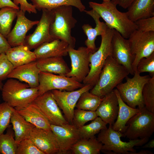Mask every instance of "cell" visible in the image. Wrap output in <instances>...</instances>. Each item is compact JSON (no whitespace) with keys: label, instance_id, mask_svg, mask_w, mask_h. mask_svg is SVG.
<instances>
[{"label":"cell","instance_id":"e0dca14e","mask_svg":"<svg viewBox=\"0 0 154 154\" xmlns=\"http://www.w3.org/2000/svg\"><path fill=\"white\" fill-rule=\"evenodd\" d=\"M17 17L14 27L6 38L11 47L23 44L27 32L39 22L28 19L25 13L20 9L17 12Z\"/></svg>","mask_w":154,"mask_h":154},{"label":"cell","instance_id":"7dc6e473","mask_svg":"<svg viewBox=\"0 0 154 154\" xmlns=\"http://www.w3.org/2000/svg\"><path fill=\"white\" fill-rule=\"evenodd\" d=\"M153 153L151 151L146 150H141L139 151L134 153V154H153Z\"/></svg>","mask_w":154,"mask_h":154},{"label":"cell","instance_id":"681fc988","mask_svg":"<svg viewBox=\"0 0 154 154\" xmlns=\"http://www.w3.org/2000/svg\"><path fill=\"white\" fill-rule=\"evenodd\" d=\"M103 2H108L111 1V0H102Z\"/></svg>","mask_w":154,"mask_h":154},{"label":"cell","instance_id":"8fae6325","mask_svg":"<svg viewBox=\"0 0 154 154\" xmlns=\"http://www.w3.org/2000/svg\"><path fill=\"white\" fill-rule=\"evenodd\" d=\"M42 10L41 17L35 30L32 34L26 36L24 42L23 44L31 50L54 39L50 32V25L54 18V11L45 9Z\"/></svg>","mask_w":154,"mask_h":154},{"label":"cell","instance_id":"ab89813d","mask_svg":"<svg viewBox=\"0 0 154 154\" xmlns=\"http://www.w3.org/2000/svg\"><path fill=\"white\" fill-rule=\"evenodd\" d=\"M12 63L7 58L5 53L0 54V81L7 78L14 69Z\"/></svg>","mask_w":154,"mask_h":154},{"label":"cell","instance_id":"277c9868","mask_svg":"<svg viewBox=\"0 0 154 154\" xmlns=\"http://www.w3.org/2000/svg\"><path fill=\"white\" fill-rule=\"evenodd\" d=\"M1 91L3 101L15 109L27 106L38 96L37 88H31L27 83L12 78L7 80Z\"/></svg>","mask_w":154,"mask_h":154},{"label":"cell","instance_id":"7bdbcfd3","mask_svg":"<svg viewBox=\"0 0 154 154\" xmlns=\"http://www.w3.org/2000/svg\"><path fill=\"white\" fill-rule=\"evenodd\" d=\"M11 47L6 38L0 33V54L5 53Z\"/></svg>","mask_w":154,"mask_h":154},{"label":"cell","instance_id":"f546056e","mask_svg":"<svg viewBox=\"0 0 154 154\" xmlns=\"http://www.w3.org/2000/svg\"><path fill=\"white\" fill-rule=\"evenodd\" d=\"M36 9L39 11L45 9L52 10L63 5L74 7L81 12L86 10L81 0H30Z\"/></svg>","mask_w":154,"mask_h":154},{"label":"cell","instance_id":"e575fe53","mask_svg":"<svg viewBox=\"0 0 154 154\" xmlns=\"http://www.w3.org/2000/svg\"><path fill=\"white\" fill-rule=\"evenodd\" d=\"M142 95L145 108L154 113V76L144 86Z\"/></svg>","mask_w":154,"mask_h":154},{"label":"cell","instance_id":"cb8c5ba5","mask_svg":"<svg viewBox=\"0 0 154 154\" xmlns=\"http://www.w3.org/2000/svg\"><path fill=\"white\" fill-rule=\"evenodd\" d=\"M126 12L130 20H137L154 16V0H133Z\"/></svg>","mask_w":154,"mask_h":154},{"label":"cell","instance_id":"6da1fadb","mask_svg":"<svg viewBox=\"0 0 154 154\" xmlns=\"http://www.w3.org/2000/svg\"><path fill=\"white\" fill-rule=\"evenodd\" d=\"M89 4L104 20L109 28L117 31L124 38L128 39L137 29L135 23L129 19L126 12L119 11L117 5L111 1L101 3L90 1Z\"/></svg>","mask_w":154,"mask_h":154},{"label":"cell","instance_id":"4dcf8cb0","mask_svg":"<svg viewBox=\"0 0 154 154\" xmlns=\"http://www.w3.org/2000/svg\"><path fill=\"white\" fill-rule=\"evenodd\" d=\"M19 10L10 7L0 9V33L6 38L11 31L12 23Z\"/></svg>","mask_w":154,"mask_h":154},{"label":"cell","instance_id":"1f68e13d","mask_svg":"<svg viewBox=\"0 0 154 154\" xmlns=\"http://www.w3.org/2000/svg\"><path fill=\"white\" fill-rule=\"evenodd\" d=\"M89 91L85 92L81 95L76 105L77 109L96 111L103 98Z\"/></svg>","mask_w":154,"mask_h":154},{"label":"cell","instance_id":"8992f818","mask_svg":"<svg viewBox=\"0 0 154 154\" xmlns=\"http://www.w3.org/2000/svg\"><path fill=\"white\" fill-rule=\"evenodd\" d=\"M114 29L108 27L101 35V42L99 48L90 56V72L82 82L84 85L93 87L97 82L100 72L107 58L112 56V39Z\"/></svg>","mask_w":154,"mask_h":154},{"label":"cell","instance_id":"d4e9b609","mask_svg":"<svg viewBox=\"0 0 154 154\" xmlns=\"http://www.w3.org/2000/svg\"><path fill=\"white\" fill-rule=\"evenodd\" d=\"M36 61L40 72L66 76L70 70L62 56L43 58Z\"/></svg>","mask_w":154,"mask_h":154},{"label":"cell","instance_id":"ee69618b","mask_svg":"<svg viewBox=\"0 0 154 154\" xmlns=\"http://www.w3.org/2000/svg\"><path fill=\"white\" fill-rule=\"evenodd\" d=\"M133 0H111L116 5H118L124 9H127Z\"/></svg>","mask_w":154,"mask_h":154},{"label":"cell","instance_id":"44dd1931","mask_svg":"<svg viewBox=\"0 0 154 154\" xmlns=\"http://www.w3.org/2000/svg\"><path fill=\"white\" fill-rule=\"evenodd\" d=\"M84 12L93 19L96 23V26L94 28H93L89 24H84L82 27L84 33L87 37L85 42V44L90 52L93 53L98 49L95 44L97 36L101 35L105 31L108 27L105 23L100 21V17L94 10L93 9L89 11L85 10Z\"/></svg>","mask_w":154,"mask_h":154},{"label":"cell","instance_id":"4316f807","mask_svg":"<svg viewBox=\"0 0 154 154\" xmlns=\"http://www.w3.org/2000/svg\"><path fill=\"white\" fill-rule=\"evenodd\" d=\"M5 54L14 68L37 60L33 51L24 44L10 47Z\"/></svg>","mask_w":154,"mask_h":154},{"label":"cell","instance_id":"52a82bcc","mask_svg":"<svg viewBox=\"0 0 154 154\" xmlns=\"http://www.w3.org/2000/svg\"><path fill=\"white\" fill-rule=\"evenodd\" d=\"M151 77L149 75L141 76L137 71L134 72L133 78L126 76V82L120 83L116 87L123 101L132 108L145 107L142 91Z\"/></svg>","mask_w":154,"mask_h":154},{"label":"cell","instance_id":"4fadbf2b","mask_svg":"<svg viewBox=\"0 0 154 154\" xmlns=\"http://www.w3.org/2000/svg\"><path fill=\"white\" fill-rule=\"evenodd\" d=\"M93 87L91 85L87 84L72 91L51 90L56 103L69 123L72 124L74 108L80 96L83 92L90 91Z\"/></svg>","mask_w":154,"mask_h":154},{"label":"cell","instance_id":"b9f144b4","mask_svg":"<svg viewBox=\"0 0 154 154\" xmlns=\"http://www.w3.org/2000/svg\"><path fill=\"white\" fill-rule=\"evenodd\" d=\"M13 2L17 6L20 4V10L25 13L27 12L29 13H37V9L34 6L29 3L27 0H13Z\"/></svg>","mask_w":154,"mask_h":154},{"label":"cell","instance_id":"9a60e30c","mask_svg":"<svg viewBox=\"0 0 154 154\" xmlns=\"http://www.w3.org/2000/svg\"><path fill=\"white\" fill-rule=\"evenodd\" d=\"M50 127L57 141L59 148L58 154L70 152L74 145L81 138L78 129L71 124L62 125L51 124Z\"/></svg>","mask_w":154,"mask_h":154},{"label":"cell","instance_id":"7a4b0ae2","mask_svg":"<svg viewBox=\"0 0 154 154\" xmlns=\"http://www.w3.org/2000/svg\"><path fill=\"white\" fill-rule=\"evenodd\" d=\"M129 74L123 66L109 56L105 60L97 82L90 92L102 98L113 91Z\"/></svg>","mask_w":154,"mask_h":154},{"label":"cell","instance_id":"c3c4849f","mask_svg":"<svg viewBox=\"0 0 154 154\" xmlns=\"http://www.w3.org/2000/svg\"><path fill=\"white\" fill-rule=\"evenodd\" d=\"M3 85L2 81H0V90H1Z\"/></svg>","mask_w":154,"mask_h":154},{"label":"cell","instance_id":"d6a6232c","mask_svg":"<svg viewBox=\"0 0 154 154\" xmlns=\"http://www.w3.org/2000/svg\"><path fill=\"white\" fill-rule=\"evenodd\" d=\"M11 128L9 125L6 133L0 135V153L2 154H16L18 144Z\"/></svg>","mask_w":154,"mask_h":154},{"label":"cell","instance_id":"74e56055","mask_svg":"<svg viewBox=\"0 0 154 154\" xmlns=\"http://www.w3.org/2000/svg\"><path fill=\"white\" fill-rule=\"evenodd\" d=\"M16 154H44L29 138H27L18 144Z\"/></svg>","mask_w":154,"mask_h":154},{"label":"cell","instance_id":"8d00e7d4","mask_svg":"<svg viewBox=\"0 0 154 154\" xmlns=\"http://www.w3.org/2000/svg\"><path fill=\"white\" fill-rule=\"evenodd\" d=\"M14 108L6 102L0 103V135L9 126L12 114Z\"/></svg>","mask_w":154,"mask_h":154},{"label":"cell","instance_id":"9c48e42d","mask_svg":"<svg viewBox=\"0 0 154 154\" xmlns=\"http://www.w3.org/2000/svg\"><path fill=\"white\" fill-rule=\"evenodd\" d=\"M128 40L133 58L132 67L134 72L139 60L154 52V31L143 32L137 29Z\"/></svg>","mask_w":154,"mask_h":154},{"label":"cell","instance_id":"3957f363","mask_svg":"<svg viewBox=\"0 0 154 154\" xmlns=\"http://www.w3.org/2000/svg\"><path fill=\"white\" fill-rule=\"evenodd\" d=\"M123 133L113 129L112 125L101 130L97 138L102 144L101 151L107 154H134L136 152L135 147L142 146L148 141L149 138L129 140L128 142L121 140Z\"/></svg>","mask_w":154,"mask_h":154},{"label":"cell","instance_id":"f1b7e54d","mask_svg":"<svg viewBox=\"0 0 154 154\" xmlns=\"http://www.w3.org/2000/svg\"><path fill=\"white\" fill-rule=\"evenodd\" d=\"M102 143L95 136L89 138H81L71 148L73 154H100Z\"/></svg>","mask_w":154,"mask_h":154},{"label":"cell","instance_id":"d590c367","mask_svg":"<svg viewBox=\"0 0 154 154\" xmlns=\"http://www.w3.org/2000/svg\"><path fill=\"white\" fill-rule=\"evenodd\" d=\"M97 117L95 111L77 109L74 110L72 124L79 128L87 122L94 120Z\"/></svg>","mask_w":154,"mask_h":154},{"label":"cell","instance_id":"5b68a950","mask_svg":"<svg viewBox=\"0 0 154 154\" xmlns=\"http://www.w3.org/2000/svg\"><path fill=\"white\" fill-rule=\"evenodd\" d=\"M53 9L55 16L50 27V35L54 39L63 41L74 48L76 40L72 36L71 31L77 21L73 16L72 6L63 5Z\"/></svg>","mask_w":154,"mask_h":154},{"label":"cell","instance_id":"836d02e7","mask_svg":"<svg viewBox=\"0 0 154 154\" xmlns=\"http://www.w3.org/2000/svg\"><path fill=\"white\" fill-rule=\"evenodd\" d=\"M107 125L100 117L98 116L90 123L78 129L81 138H89L95 136L101 130L107 129Z\"/></svg>","mask_w":154,"mask_h":154},{"label":"cell","instance_id":"d6986e66","mask_svg":"<svg viewBox=\"0 0 154 154\" xmlns=\"http://www.w3.org/2000/svg\"><path fill=\"white\" fill-rule=\"evenodd\" d=\"M40 71L36 61L31 62L14 68L7 78L16 79L28 84L31 88H37Z\"/></svg>","mask_w":154,"mask_h":154},{"label":"cell","instance_id":"7402d4cb","mask_svg":"<svg viewBox=\"0 0 154 154\" xmlns=\"http://www.w3.org/2000/svg\"><path fill=\"white\" fill-rule=\"evenodd\" d=\"M70 46L67 42L57 39L43 43L34 49L37 59L67 55Z\"/></svg>","mask_w":154,"mask_h":154},{"label":"cell","instance_id":"2e32d148","mask_svg":"<svg viewBox=\"0 0 154 154\" xmlns=\"http://www.w3.org/2000/svg\"><path fill=\"white\" fill-rule=\"evenodd\" d=\"M112 44V56L118 63L123 66L129 74L133 75L132 67L133 58L128 40L114 29Z\"/></svg>","mask_w":154,"mask_h":154},{"label":"cell","instance_id":"ac0fdd59","mask_svg":"<svg viewBox=\"0 0 154 154\" xmlns=\"http://www.w3.org/2000/svg\"><path fill=\"white\" fill-rule=\"evenodd\" d=\"M29 138L44 154H58L59 150L58 143L51 130L35 127Z\"/></svg>","mask_w":154,"mask_h":154},{"label":"cell","instance_id":"ffe728a7","mask_svg":"<svg viewBox=\"0 0 154 154\" xmlns=\"http://www.w3.org/2000/svg\"><path fill=\"white\" fill-rule=\"evenodd\" d=\"M119 110L117 98L113 90L103 97L96 112L106 123L112 125L117 118Z\"/></svg>","mask_w":154,"mask_h":154},{"label":"cell","instance_id":"7c38bea8","mask_svg":"<svg viewBox=\"0 0 154 154\" xmlns=\"http://www.w3.org/2000/svg\"><path fill=\"white\" fill-rule=\"evenodd\" d=\"M91 53L86 47L81 46L77 50L70 47L68 54L71 61V68L66 76L82 82L90 72Z\"/></svg>","mask_w":154,"mask_h":154},{"label":"cell","instance_id":"60d3db41","mask_svg":"<svg viewBox=\"0 0 154 154\" xmlns=\"http://www.w3.org/2000/svg\"><path fill=\"white\" fill-rule=\"evenodd\" d=\"M135 23L137 30L143 32L154 31V16L140 19Z\"/></svg>","mask_w":154,"mask_h":154},{"label":"cell","instance_id":"5bb4252c","mask_svg":"<svg viewBox=\"0 0 154 154\" xmlns=\"http://www.w3.org/2000/svg\"><path fill=\"white\" fill-rule=\"evenodd\" d=\"M33 102L39 108L50 124L62 125L69 123L62 115L51 91L38 96Z\"/></svg>","mask_w":154,"mask_h":154},{"label":"cell","instance_id":"f6af8a7d","mask_svg":"<svg viewBox=\"0 0 154 154\" xmlns=\"http://www.w3.org/2000/svg\"><path fill=\"white\" fill-rule=\"evenodd\" d=\"M5 7H10L19 9L18 6L16 5L11 0H0V9Z\"/></svg>","mask_w":154,"mask_h":154},{"label":"cell","instance_id":"484cf974","mask_svg":"<svg viewBox=\"0 0 154 154\" xmlns=\"http://www.w3.org/2000/svg\"><path fill=\"white\" fill-rule=\"evenodd\" d=\"M114 91L117 98L119 110L117 120L112 127L114 130L123 133L125 130L127 123L139 112V109L132 108L128 106L122 100L117 89H114Z\"/></svg>","mask_w":154,"mask_h":154},{"label":"cell","instance_id":"f35d334b","mask_svg":"<svg viewBox=\"0 0 154 154\" xmlns=\"http://www.w3.org/2000/svg\"><path fill=\"white\" fill-rule=\"evenodd\" d=\"M136 71L139 74L149 72L151 77L154 76V52L149 56L143 58L139 60Z\"/></svg>","mask_w":154,"mask_h":154},{"label":"cell","instance_id":"30bf717a","mask_svg":"<svg viewBox=\"0 0 154 154\" xmlns=\"http://www.w3.org/2000/svg\"><path fill=\"white\" fill-rule=\"evenodd\" d=\"M39 83L38 96L53 90L73 91L84 85L71 77L42 72L39 73Z\"/></svg>","mask_w":154,"mask_h":154},{"label":"cell","instance_id":"bcb514c9","mask_svg":"<svg viewBox=\"0 0 154 154\" xmlns=\"http://www.w3.org/2000/svg\"><path fill=\"white\" fill-rule=\"evenodd\" d=\"M142 148H153L154 147V140L151 139L149 142H147L144 145L142 146Z\"/></svg>","mask_w":154,"mask_h":154},{"label":"cell","instance_id":"83f0119b","mask_svg":"<svg viewBox=\"0 0 154 154\" xmlns=\"http://www.w3.org/2000/svg\"><path fill=\"white\" fill-rule=\"evenodd\" d=\"M10 123L12 125L15 140L18 144L22 141L29 138L35 127L26 121L15 108L11 115Z\"/></svg>","mask_w":154,"mask_h":154},{"label":"cell","instance_id":"603a6c76","mask_svg":"<svg viewBox=\"0 0 154 154\" xmlns=\"http://www.w3.org/2000/svg\"><path fill=\"white\" fill-rule=\"evenodd\" d=\"M15 109L26 121L35 127L51 130L49 120L33 102L24 107Z\"/></svg>","mask_w":154,"mask_h":154},{"label":"cell","instance_id":"ba28073f","mask_svg":"<svg viewBox=\"0 0 154 154\" xmlns=\"http://www.w3.org/2000/svg\"><path fill=\"white\" fill-rule=\"evenodd\" d=\"M139 112L127 122L123 137L129 140L150 137L154 132V113L145 107L139 108Z\"/></svg>","mask_w":154,"mask_h":154}]
</instances>
